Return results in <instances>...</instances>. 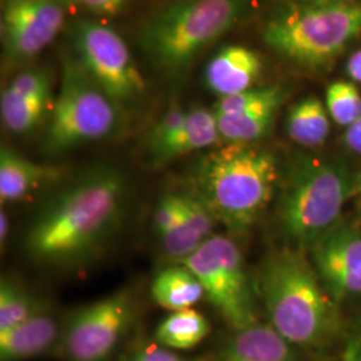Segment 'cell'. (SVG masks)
<instances>
[{
    "mask_svg": "<svg viewBox=\"0 0 361 361\" xmlns=\"http://www.w3.org/2000/svg\"><path fill=\"white\" fill-rule=\"evenodd\" d=\"M128 180L113 166L79 174L50 197L25 237L27 255L37 264L75 269L98 257L123 224Z\"/></svg>",
    "mask_w": 361,
    "mask_h": 361,
    "instance_id": "1",
    "label": "cell"
},
{
    "mask_svg": "<svg viewBox=\"0 0 361 361\" xmlns=\"http://www.w3.org/2000/svg\"><path fill=\"white\" fill-rule=\"evenodd\" d=\"M255 289L269 324L301 352H324L347 335L340 305L324 288L304 247L269 252L258 268Z\"/></svg>",
    "mask_w": 361,
    "mask_h": 361,
    "instance_id": "2",
    "label": "cell"
},
{
    "mask_svg": "<svg viewBox=\"0 0 361 361\" xmlns=\"http://www.w3.org/2000/svg\"><path fill=\"white\" fill-rule=\"evenodd\" d=\"M280 169L271 152L252 143H226L204 155L190 188L217 224L233 234L247 232L271 205Z\"/></svg>",
    "mask_w": 361,
    "mask_h": 361,
    "instance_id": "3",
    "label": "cell"
},
{
    "mask_svg": "<svg viewBox=\"0 0 361 361\" xmlns=\"http://www.w3.org/2000/svg\"><path fill=\"white\" fill-rule=\"evenodd\" d=\"M361 35V0H296L271 16L265 43L296 65L319 68L334 62Z\"/></svg>",
    "mask_w": 361,
    "mask_h": 361,
    "instance_id": "4",
    "label": "cell"
},
{
    "mask_svg": "<svg viewBox=\"0 0 361 361\" xmlns=\"http://www.w3.org/2000/svg\"><path fill=\"white\" fill-rule=\"evenodd\" d=\"M250 0H180L143 27V49L165 75L178 78L194 59L235 26Z\"/></svg>",
    "mask_w": 361,
    "mask_h": 361,
    "instance_id": "5",
    "label": "cell"
},
{
    "mask_svg": "<svg viewBox=\"0 0 361 361\" xmlns=\"http://www.w3.org/2000/svg\"><path fill=\"white\" fill-rule=\"evenodd\" d=\"M352 180L341 161H297L281 186L276 209L277 226L285 238L307 249L340 224L343 207L350 198Z\"/></svg>",
    "mask_w": 361,
    "mask_h": 361,
    "instance_id": "6",
    "label": "cell"
},
{
    "mask_svg": "<svg viewBox=\"0 0 361 361\" xmlns=\"http://www.w3.org/2000/svg\"><path fill=\"white\" fill-rule=\"evenodd\" d=\"M122 110L85 71L75 58H66L59 94L42 149L62 154L87 143L111 137L121 123Z\"/></svg>",
    "mask_w": 361,
    "mask_h": 361,
    "instance_id": "7",
    "label": "cell"
},
{
    "mask_svg": "<svg viewBox=\"0 0 361 361\" xmlns=\"http://www.w3.org/2000/svg\"><path fill=\"white\" fill-rule=\"evenodd\" d=\"M178 264L193 271L210 304L232 331L259 322L255 281L233 238L214 234Z\"/></svg>",
    "mask_w": 361,
    "mask_h": 361,
    "instance_id": "8",
    "label": "cell"
},
{
    "mask_svg": "<svg viewBox=\"0 0 361 361\" xmlns=\"http://www.w3.org/2000/svg\"><path fill=\"white\" fill-rule=\"evenodd\" d=\"M138 302L121 289L70 313L54 355L65 361H109L138 322Z\"/></svg>",
    "mask_w": 361,
    "mask_h": 361,
    "instance_id": "9",
    "label": "cell"
},
{
    "mask_svg": "<svg viewBox=\"0 0 361 361\" xmlns=\"http://www.w3.org/2000/svg\"><path fill=\"white\" fill-rule=\"evenodd\" d=\"M74 46L78 62L121 110L142 97L146 83L141 71L128 44L111 27L79 20L74 27Z\"/></svg>",
    "mask_w": 361,
    "mask_h": 361,
    "instance_id": "10",
    "label": "cell"
},
{
    "mask_svg": "<svg viewBox=\"0 0 361 361\" xmlns=\"http://www.w3.org/2000/svg\"><path fill=\"white\" fill-rule=\"evenodd\" d=\"M65 23L56 0H6L1 11V40L10 63H25L43 51Z\"/></svg>",
    "mask_w": 361,
    "mask_h": 361,
    "instance_id": "11",
    "label": "cell"
},
{
    "mask_svg": "<svg viewBox=\"0 0 361 361\" xmlns=\"http://www.w3.org/2000/svg\"><path fill=\"white\" fill-rule=\"evenodd\" d=\"M310 262L338 305L361 300V229L337 224L308 247Z\"/></svg>",
    "mask_w": 361,
    "mask_h": 361,
    "instance_id": "12",
    "label": "cell"
},
{
    "mask_svg": "<svg viewBox=\"0 0 361 361\" xmlns=\"http://www.w3.org/2000/svg\"><path fill=\"white\" fill-rule=\"evenodd\" d=\"M300 349L292 345L271 324H252L234 329L217 349L210 361H302Z\"/></svg>",
    "mask_w": 361,
    "mask_h": 361,
    "instance_id": "13",
    "label": "cell"
},
{
    "mask_svg": "<svg viewBox=\"0 0 361 361\" xmlns=\"http://www.w3.org/2000/svg\"><path fill=\"white\" fill-rule=\"evenodd\" d=\"M63 320L43 305L26 322L0 334V361H27L54 353L61 340Z\"/></svg>",
    "mask_w": 361,
    "mask_h": 361,
    "instance_id": "14",
    "label": "cell"
},
{
    "mask_svg": "<svg viewBox=\"0 0 361 361\" xmlns=\"http://www.w3.org/2000/svg\"><path fill=\"white\" fill-rule=\"evenodd\" d=\"M262 71V59L245 46L221 49L205 67V83L219 98L250 90Z\"/></svg>",
    "mask_w": 361,
    "mask_h": 361,
    "instance_id": "15",
    "label": "cell"
},
{
    "mask_svg": "<svg viewBox=\"0 0 361 361\" xmlns=\"http://www.w3.org/2000/svg\"><path fill=\"white\" fill-rule=\"evenodd\" d=\"M61 177V169L34 162L4 145L0 149V201L3 205L30 200Z\"/></svg>",
    "mask_w": 361,
    "mask_h": 361,
    "instance_id": "16",
    "label": "cell"
},
{
    "mask_svg": "<svg viewBox=\"0 0 361 361\" xmlns=\"http://www.w3.org/2000/svg\"><path fill=\"white\" fill-rule=\"evenodd\" d=\"M219 140L214 111L195 107L188 110L180 129L154 149L149 150V155L154 166H162L180 157L212 147L217 145Z\"/></svg>",
    "mask_w": 361,
    "mask_h": 361,
    "instance_id": "17",
    "label": "cell"
},
{
    "mask_svg": "<svg viewBox=\"0 0 361 361\" xmlns=\"http://www.w3.org/2000/svg\"><path fill=\"white\" fill-rule=\"evenodd\" d=\"M155 231L169 257L180 262L202 244L180 214L174 193H166L158 202L154 213Z\"/></svg>",
    "mask_w": 361,
    "mask_h": 361,
    "instance_id": "18",
    "label": "cell"
},
{
    "mask_svg": "<svg viewBox=\"0 0 361 361\" xmlns=\"http://www.w3.org/2000/svg\"><path fill=\"white\" fill-rule=\"evenodd\" d=\"M150 292L159 307L171 312L189 310L205 296L200 280L182 264L159 271Z\"/></svg>",
    "mask_w": 361,
    "mask_h": 361,
    "instance_id": "19",
    "label": "cell"
},
{
    "mask_svg": "<svg viewBox=\"0 0 361 361\" xmlns=\"http://www.w3.org/2000/svg\"><path fill=\"white\" fill-rule=\"evenodd\" d=\"M283 98L284 95L243 113L216 116L221 140L228 143H253L262 138L271 129Z\"/></svg>",
    "mask_w": 361,
    "mask_h": 361,
    "instance_id": "20",
    "label": "cell"
},
{
    "mask_svg": "<svg viewBox=\"0 0 361 361\" xmlns=\"http://www.w3.org/2000/svg\"><path fill=\"white\" fill-rule=\"evenodd\" d=\"M285 129L288 137L302 147L322 146L331 131L326 109L316 97H308L293 104L288 114Z\"/></svg>",
    "mask_w": 361,
    "mask_h": 361,
    "instance_id": "21",
    "label": "cell"
},
{
    "mask_svg": "<svg viewBox=\"0 0 361 361\" xmlns=\"http://www.w3.org/2000/svg\"><path fill=\"white\" fill-rule=\"evenodd\" d=\"M210 331V323L200 312L192 308L176 310L158 324L154 341L173 350H190L198 347Z\"/></svg>",
    "mask_w": 361,
    "mask_h": 361,
    "instance_id": "22",
    "label": "cell"
},
{
    "mask_svg": "<svg viewBox=\"0 0 361 361\" xmlns=\"http://www.w3.org/2000/svg\"><path fill=\"white\" fill-rule=\"evenodd\" d=\"M44 304L10 277L0 281V334L26 322Z\"/></svg>",
    "mask_w": 361,
    "mask_h": 361,
    "instance_id": "23",
    "label": "cell"
},
{
    "mask_svg": "<svg viewBox=\"0 0 361 361\" xmlns=\"http://www.w3.org/2000/svg\"><path fill=\"white\" fill-rule=\"evenodd\" d=\"M51 97L0 99V114L4 128L13 134L23 135L37 129L44 119Z\"/></svg>",
    "mask_w": 361,
    "mask_h": 361,
    "instance_id": "24",
    "label": "cell"
},
{
    "mask_svg": "<svg viewBox=\"0 0 361 361\" xmlns=\"http://www.w3.org/2000/svg\"><path fill=\"white\" fill-rule=\"evenodd\" d=\"M326 107L337 125L348 128L361 116V94L353 83L336 80L326 90Z\"/></svg>",
    "mask_w": 361,
    "mask_h": 361,
    "instance_id": "25",
    "label": "cell"
},
{
    "mask_svg": "<svg viewBox=\"0 0 361 361\" xmlns=\"http://www.w3.org/2000/svg\"><path fill=\"white\" fill-rule=\"evenodd\" d=\"M176 197L177 207L180 209V214L188 222L189 228L195 234V237L205 243L207 238L214 235V226L217 224L207 205L189 189L183 192H173Z\"/></svg>",
    "mask_w": 361,
    "mask_h": 361,
    "instance_id": "26",
    "label": "cell"
},
{
    "mask_svg": "<svg viewBox=\"0 0 361 361\" xmlns=\"http://www.w3.org/2000/svg\"><path fill=\"white\" fill-rule=\"evenodd\" d=\"M284 92L280 86H269L261 89H250V90L234 94L229 97L219 98V102L214 106L213 111L216 116H226V114H237L246 111L255 106L268 102L274 98L283 97Z\"/></svg>",
    "mask_w": 361,
    "mask_h": 361,
    "instance_id": "27",
    "label": "cell"
},
{
    "mask_svg": "<svg viewBox=\"0 0 361 361\" xmlns=\"http://www.w3.org/2000/svg\"><path fill=\"white\" fill-rule=\"evenodd\" d=\"M7 98L51 97V75L46 70H27L13 79L1 92Z\"/></svg>",
    "mask_w": 361,
    "mask_h": 361,
    "instance_id": "28",
    "label": "cell"
},
{
    "mask_svg": "<svg viewBox=\"0 0 361 361\" xmlns=\"http://www.w3.org/2000/svg\"><path fill=\"white\" fill-rule=\"evenodd\" d=\"M119 361H210L209 355L201 357H186L173 349L165 348L155 341H137Z\"/></svg>",
    "mask_w": 361,
    "mask_h": 361,
    "instance_id": "29",
    "label": "cell"
},
{
    "mask_svg": "<svg viewBox=\"0 0 361 361\" xmlns=\"http://www.w3.org/2000/svg\"><path fill=\"white\" fill-rule=\"evenodd\" d=\"M188 114V110L182 109L180 104H173L168 111L158 119V122L150 130L147 135V152L154 149L159 143L164 142L171 134L180 129Z\"/></svg>",
    "mask_w": 361,
    "mask_h": 361,
    "instance_id": "30",
    "label": "cell"
},
{
    "mask_svg": "<svg viewBox=\"0 0 361 361\" xmlns=\"http://www.w3.org/2000/svg\"><path fill=\"white\" fill-rule=\"evenodd\" d=\"M80 6L95 15L111 16L121 13L130 0H77Z\"/></svg>",
    "mask_w": 361,
    "mask_h": 361,
    "instance_id": "31",
    "label": "cell"
},
{
    "mask_svg": "<svg viewBox=\"0 0 361 361\" xmlns=\"http://www.w3.org/2000/svg\"><path fill=\"white\" fill-rule=\"evenodd\" d=\"M338 361H361V324L344 337Z\"/></svg>",
    "mask_w": 361,
    "mask_h": 361,
    "instance_id": "32",
    "label": "cell"
},
{
    "mask_svg": "<svg viewBox=\"0 0 361 361\" xmlns=\"http://www.w3.org/2000/svg\"><path fill=\"white\" fill-rule=\"evenodd\" d=\"M344 143L350 152L361 154V116L347 128L344 134Z\"/></svg>",
    "mask_w": 361,
    "mask_h": 361,
    "instance_id": "33",
    "label": "cell"
},
{
    "mask_svg": "<svg viewBox=\"0 0 361 361\" xmlns=\"http://www.w3.org/2000/svg\"><path fill=\"white\" fill-rule=\"evenodd\" d=\"M347 73L355 82L361 83V49L349 56Z\"/></svg>",
    "mask_w": 361,
    "mask_h": 361,
    "instance_id": "34",
    "label": "cell"
},
{
    "mask_svg": "<svg viewBox=\"0 0 361 361\" xmlns=\"http://www.w3.org/2000/svg\"><path fill=\"white\" fill-rule=\"evenodd\" d=\"M8 234H10V219H8L7 212L1 210L0 212V243L3 247L8 240Z\"/></svg>",
    "mask_w": 361,
    "mask_h": 361,
    "instance_id": "35",
    "label": "cell"
},
{
    "mask_svg": "<svg viewBox=\"0 0 361 361\" xmlns=\"http://www.w3.org/2000/svg\"><path fill=\"white\" fill-rule=\"evenodd\" d=\"M361 197V171L359 174L353 176L352 186H350V198Z\"/></svg>",
    "mask_w": 361,
    "mask_h": 361,
    "instance_id": "36",
    "label": "cell"
}]
</instances>
